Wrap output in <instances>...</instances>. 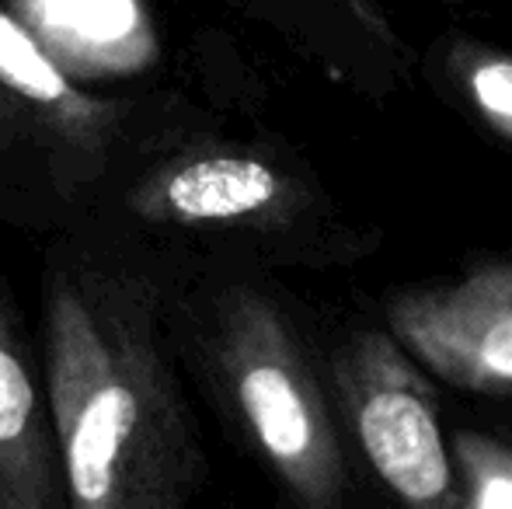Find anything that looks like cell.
Returning a JSON list of instances; mask_svg holds the SVG:
<instances>
[{
    "instance_id": "6da1fadb",
    "label": "cell",
    "mask_w": 512,
    "mask_h": 509,
    "mask_svg": "<svg viewBox=\"0 0 512 509\" xmlns=\"http://www.w3.org/2000/svg\"><path fill=\"white\" fill-rule=\"evenodd\" d=\"M42 335L63 503L189 506L209 468L147 283L98 262H53Z\"/></svg>"
},
{
    "instance_id": "ba28073f",
    "label": "cell",
    "mask_w": 512,
    "mask_h": 509,
    "mask_svg": "<svg viewBox=\"0 0 512 509\" xmlns=\"http://www.w3.org/2000/svg\"><path fill=\"white\" fill-rule=\"evenodd\" d=\"M425 74L439 98L512 150V53L467 35H450L432 46Z\"/></svg>"
},
{
    "instance_id": "7a4b0ae2",
    "label": "cell",
    "mask_w": 512,
    "mask_h": 509,
    "mask_svg": "<svg viewBox=\"0 0 512 509\" xmlns=\"http://www.w3.org/2000/svg\"><path fill=\"white\" fill-rule=\"evenodd\" d=\"M196 349L216 405L293 506L342 509L352 492L324 349L265 279H220L199 304Z\"/></svg>"
},
{
    "instance_id": "5b68a950",
    "label": "cell",
    "mask_w": 512,
    "mask_h": 509,
    "mask_svg": "<svg viewBox=\"0 0 512 509\" xmlns=\"http://www.w3.org/2000/svg\"><path fill=\"white\" fill-rule=\"evenodd\" d=\"M384 328L436 381L512 398V258L481 255L453 276L398 286Z\"/></svg>"
},
{
    "instance_id": "8992f818",
    "label": "cell",
    "mask_w": 512,
    "mask_h": 509,
    "mask_svg": "<svg viewBox=\"0 0 512 509\" xmlns=\"http://www.w3.org/2000/svg\"><path fill=\"white\" fill-rule=\"evenodd\" d=\"M56 506L67 503L53 415L14 311L0 293V509Z\"/></svg>"
},
{
    "instance_id": "52a82bcc",
    "label": "cell",
    "mask_w": 512,
    "mask_h": 509,
    "mask_svg": "<svg viewBox=\"0 0 512 509\" xmlns=\"http://www.w3.org/2000/svg\"><path fill=\"white\" fill-rule=\"evenodd\" d=\"M0 91L46 133L74 154H102L115 112L81 95L42 42L0 4Z\"/></svg>"
},
{
    "instance_id": "9c48e42d",
    "label": "cell",
    "mask_w": 512,
    "mask_h": 509,
    "mask_svg": "<svg viewBox=\"0 0 512 509\" xmlns=\"http://www.w3.org/2000/svg\"><path fill=\"white\" fill-rule=\"evenodd\" d=\"M450 457L460 485V506L512 509V440L495 429L457 426L450 436Z\"/></svg>"
},
{
    "instance_id": "277c9868",
    "label": "cell",
    "mask_w": 512,
    "mask_h": 509,
    "mask_svg": "<svg viewBox=\"0 0 512 509\" xmlns=\"http://www.w3.org/2000/svg\"><path fill=\"white\" fill-rule=\"evenodd\" d=\"M331 405L352 461L418 509H460L432 374L387 328L359 325L324 349Z\"/></svg>"
},
{
    "instance_id": "3957f363",
    "label": "cell",
    "mask_w": 512,
    "mask_h": 509,
    "mask_svg": "<svg viewBox=\"0 0 512 509\" xmlns=\"http://www.w3.org/2000/svg\"><path fill=\"white\" fill-rule=\"evenodd\" d=\"M126 210L150 227L216 231L314 269L363 262L384 241L297 154L258 143H199L164 157L133 182Z\"/></svg>"
}]
</instances>
